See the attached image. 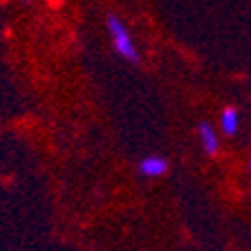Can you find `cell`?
I'll use <instances>...</instances> for the list:
<instances>
[{
    "mask_svg": "<svg viewBox=\"0 0 251 251\" xmlns=\"http://www.w3.org/2000/svg\"><path fill=\"white\" fill-rule=\"evenodd\" d=\"M105 29L110 34V41L115 52L121 58H126L128 63H139V50H137L135 41H132L130 29L126 27V23L121 21L117 14H108L105 16Z\"/></svg>",
    "mask_w": 251,
    "mask_h": 251,
    "instance_id": "obj_1",
    "label": "cell"
},
{
    "mask_svg": "<svg viewBox=\"0 0 251 251\" xmlns=\"http://www.w3.org/2000/svg\"><path fill=\"white\" fill-rule=\"evenodd\" d=\"M137 171H139L141 177L155 179V177H162V175H166L168 162L164 159V157H159V155H148V157H144V159L139 162Z\"/></svg>",
    "mask_w": 251,
    "mask_h": 251,
    "instance_id": "obj_2",
    "label": "cell"
},
{
    "mask_svg": "<svg viewBox=\"0 0 251 251\" xmlns=\"http://www.w3.org/2000/svg\"><path fill=\"white\" fill-rule=\"evenodd\" d=\"M198 137H200V144H202V148H204L206 155H215V152H218L220 137H218V130H215L209 121H202V124H200Z\"/></svg>",
    "mask_w": 251,
    "mask_h": 251,
    "instance_id": "obj_3",
    "label": "cell"
},
{
    "mask_svg": "<svg viewBox=\"0 0 251 251\" xmlns=\"http://www.w3.org/2000/svg\"><path fill=\"white\" fill-rule=\"evenodd\" d=\"M238 126H240V117H238V110L233 108H225L222 115H220V128L225 135H235L238 132Z\"/></svg>",
    "mask_w": 251,
    "mask_h": 251,
    "instance_id": "obj_4",
    "label": "cell"
},
{
    "mask_svg": "<svg viewBox=\"0 0 251 251\" xmlns=\"http://www.w3.org/2000/svg\"><path fill=\"white\" fill-rule=\"evenodd\" d=\"M34 2H36V0H23V5H25V7H29V5H34Z\"/></svg>",
    "mask_w": 251,
    "mask_h": 251,
    "instance_id": "obj_5",
    "label": "cell"
},
{
    "mask_svg": "<svg viewBox=\"0 0 251 251\" xmlns=\"http://www.w3.org/2000/svg\"><path fill=\"white\" fill-rule=\"evenodd\" d=\"M249 168H251V162H249Z\"/></svg>",
    "mask_w": 251,
    "mask_h": 251,
    "instance_id": "obj_6",
    "label": "cell"
}]
</instances>
